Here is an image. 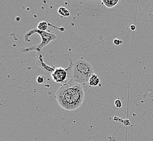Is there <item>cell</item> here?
<instances>
[{
  "label": "cell",
  "mask_w": 153,
  "mask_h": 141,
  "mask_svg": "<svg viewBox=\"0 0 153 141\" xmlns=\"http://www.w3.org/2000/svg\"><path fill=\"white\" fill-rule=\"evenodd\" d=\"M55 98L59 105L68 111L75 110L81 106L84 99L82 85L71 78L58 89Z\"/></svg>",
  "instance_id": "cell-1"
},
{
  "label": "cell",
  "mask_w": 153,
  "mask_h": 141,
  "mask_svg": "<svg viewBox=\"0 0 153 141\" xmlns=\"http://www.w3.org/2000/svg\"><path fill=\"white\" fill-rule=\"evenodd\" d=\"M72 79L80 84L89 83L90 77L94 74L92 66L84 59L73 61Z\"/></svg>",
  "instance_id": "cell-2"
},
{
  "label": "cell",
  "mask_w": 153,
  "mask_h": 141,
  "mask_svg": "<svg viewBox=\"0 0 153 141\" xmlns=\"http://www.w3.org/2000/svg\"><path fill=\"white\" fill-rule=\"evenodd\" d=\"M35 33H38L40 35L42 41L40 44H36V45H34L31 47H29L26 48L24 49L22 52V53L28 52L32 51V50H36V52H41L42 51V48L45 46L48 45V44L53 40H55L57 36L53 33H49L47 32H42L39 31L37 28L33 29L32 30L29 31L28 33H26L24 35V40L26 42H31L30 40V36L33 35Z\"/></svg>",
  "instance_id": "cell-3"
},
{
  "label": "cell",
  "mask_w": 153,
  "mask_h": 141,
  "mask_svg": "<svg viewBox=\"0 0 153 141\" xmlns=\"http://www.w3.org/2000/svg\"><path fill=\"white\" fill-rule=\"evenodd\" d=\"M72 68L73 61L70 60V65L68 68L65 69L61 67L55 68L54 71L50 75V76L55 83L64 84L68 81L67 80L68 73L70 72V71L72 70Z\"/></svg>",
  "instance_id": "cell-4"
},
{
  "label": "cell",
  "mask_w": 153,
  "mask_h": 141,
  "mask_svg": "<svg viewBox=\"0 0 153 141\" xmlns=\"http://www.w3.org/2000/svg\"><path fill=\"white\" fill-rule=\"evenodd\" d=\"M43 55H44V53L42 52V51L37 52V54H36L37 62H36V64L41 68H42L43 70H44L47 73H50L51 75L54 71L55 68L53 66H48L44 62V60H43Z\"/></svg>",
  "instance_id": "cell-5"
},
{
  "label": "cell",
  "mask_w": 153,
  "mask_h": 141,
  "mask_svg": "<svg viewBox=\"0 0 153 141\" xmlns=\"http://www.w3.org/2000/svg\"><path fill=\"white\" fill-rule=\"evenodd\" d=\"M100 81V80L98 76L96 74L94 73L90 77L88 84L91 86H97L99 84Z\"/></svg>",
  "instance_id": "cell-6"
},
{
  "label": "cell",
  "mask_w": 153,
  "mask_h": 141,
  "mask_svg": "<svg viewBox=\"0 0 153 141\" xmlns=\"http://www.w3.org/2000/svg\"><path fill=\"white\" fill-rule=\"evenodd\" d=\"M120 2V0H102L101 3L108 8H112Z\"/></svg>",
  "instance_id": "cell-7"
},
{
  "label": "cell",
  "mask_w": 153,
  "mask_h": 141,
  "mask_svg": "<svg viewBox=\"0 0 153 141\" xmlns=\"http://www.w3.org/2000/svg\"><path fill=\"white\" fill-rule=\"evenodd\" d=\"M58 13L62 17H69L70 16V12L65 7H61L58 9Z\"/></svg>",
  "instance_id": "cell-8"
},
{
  "label": "cell",
  "mask_w": 153,
  "mask_h": 141,
  "mask_svg": "<svg viewBox=\"0 0 153 141\" xmlns=\"http://www.w3.org/2000/svg\"><path fill=\"white\" fill-rule=\"evenodd\" d=\"M48 24H47V22L46 21H41L38 25L37 29H39L40 31L42 32H46L47 31V29H48Z\"/></svg>",
  "instance_id": "cell-9"
},
{
  "label": "cell",
  "mask_w": 153,
  "mask_h": 141,
  "mask_svg": "<svg viewBox=\"0 0 153 141\" xmlns=\"http://www.w3.org/2000/svg\"><path fill=\"white\" fill-rule=\"evenodd\" d=\"M46 81H47L46 77L45 76H43V75L39 76L37 79H36V81H37V83L39 84H44Z\"/></svg>",
  "instance_id": "cell-10"
},
{
  "label": "cell",
  "mask_w": 153,
  "mask_h": 141,
  "mask_svg": "<svg viewBox=\"0 0 153 141\" xmlns=\"http://www.w3.org/2000/svg\"><path fill=\"white\" fill-rule=\"evenodd\" d=\"M115 105L117 108H121L122 106V103L120 99H116L115 101Z\"/></svg>",
  "instance_id": "cell-11"
},
{
  "label": "cell",
  "mask_w": 153,
  "mask_h": 141,
  "mask_svg": "<svg viewBox=\"0 0 153 141\" xmlns=\"http://www.w3.org/2000/svg\"><path fill=\"white\" fill-rule=\"evenodd\" d=\"M122 43H123V41L118 39H115L114 40V44H115V45L118 46V45H120V44H122Z\"/></svg>",
  "instance_id": "cell-12"
},
{
  "label": "cell",
  "mask_w": 153,
  "mask_h": 141,
  "mask_svg": "<svg viewBox=\"0 0 153 141\" xmlns=\"http://www.w3.org/2000/svg\"><path fill=\"white\" fill-rule=\"evenodd\" d=\"M130 28L131 30L134 31L136 29V26L135 25H132L130 26Z\"/></svg>",
  "instance_id": "cell-13"
},
{
  "label": "cell",
  "mask_w": 153,
  "mask_h": 141,
  "mask_svg": "<svg viewBox=\"0 0 153 141\" xmlns=\"http://www.w3.org/2000/svg\"><path fill=\"white\" fill-rule=\"evenodd\" d=\"M1 141H4V140H1Z\"/></svg>",
  "instance_id": "cell-14"
}]
</instances>
